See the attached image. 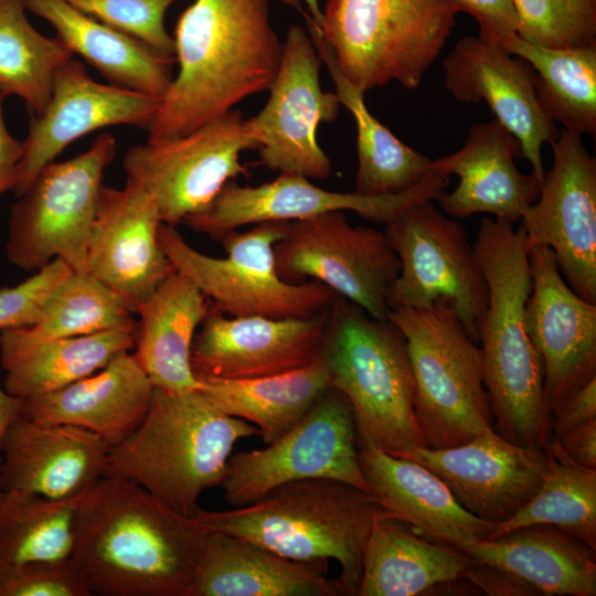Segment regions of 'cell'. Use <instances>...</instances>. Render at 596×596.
Instances as JSON below:
<instances>
[{"label":"cell","instance_id":"obj_1","mask_svg":"<svg viewBox=\"0 0 596 596\" xmlns=\"http://www.w3.org/2000/svg\"><path fill=\"white\" fill-rule=\"evenodd\" d=\"M204 536L136 482L104 476L81 503L70 560L92 595L190 596Z\"/></svg>","mask_w":596,"mask_h":596},{"label":"cell","instance_id":"obj_2","mask_svg":"<svg viewBox=\"0 0 596 596\" xmlns=\"http://www.w3.org/2000/svg\"><path fill=\"white\" fill-rule=\"evenodd\" d=\"M283 1L304 12L297 0ZM172 36L178 73L146 130L149 140L184 136L268 91L281 61L268 0H194Z\"/></svg>","mask_w":596,"mask_h":596},{"label":"cell","instance_id":"obj_3","mask_svg":"<svg viewBox=\"0 0 596 596\" xmlns=\"http://www.w3.org/2000/svg\"><path fill=\"white\" fill-rule=\"evenodd\" d=\"M472 245L488 287L478 342L496 432L510 443L545 448L552 415L542 362L524 324L532 285L525 231L485 217Z\"/></svg>","mask_w":596,"mask_h":596},{"label":"cell","instance_id":"obj_4","mask_svg":"<svg viewBox=\"0 0 596 596\" xmlns=\"http://www.w3.org/2000/svg\"><path fill=\"white\" fill-rule=\"evenodd\" d=\"M386 513L371 493L353 485L307 479L281 485L231 510L200 508L192 518L204 531L246 539L287 558L336 560L343 595L356 596L365 543Z\"/></svg>","mask_w":596,"mask_h":596},{"label":"cell","instance_id":"obj_5","mask_svg":"<svg viewBox=\"0 0 596 596\" xmlns=\"http://www.w3.org/2000/svg\"><path fill=\"white\" fill-rule=\"evenodd\" d=\"M253 435H258L255 425L223 413L196 390L155 389L139 426L109 448L105 476L131 480L192 518L202 492L221 485L235 444Z\"/></svg>","mask_w":596,"mask_h":596},{"label":"cell","instance_id":"obj_6","mask_svg":"<svg viewBox=\"0 0 596 596\" xmlns=\"http://www.w3.org/2000/svg\"><path fill=\"white\" fill-rule=\"evenodd\" d=\"M331 387L349 401L358 448L400 456L422 447L414 414V379L402 331L336 296L320 351Z\"/></svg>","mask_w":596,"mask_h":596},{"label":"cell","instance_id":"obj_7","mask_svg":"<svg viewBox=\"0 0 596 596\" xmlns=\"http://www.w3.org/2000/svg\"><path fill=\"white\" fill-rule=\"evenodd\" d=\"M387 319L404 334L414 379V414L425 447L465 444L493 428L480 347L454 305L438 299Z\"/></svg>","mask_w":596,"mask_h":596},{"label":"cell","instance_id":"obj_8","mask_svg":"<svg viewBox=\"0 0 596 596\" xmlns=\"http://www.w3.org/2000/svg\"><path fill=\"white\" fill-rule=\"evenodd\" d=\"M459 10L453 0H327L319 29L341 74L365 93L393 81L417 88Z\"/></svg>","mask_w":596,"mask_h":596},{"label":"cell","instance_id":"obj_9","mask_svg":"<svg viewBox=\"0 0 596 596\" xmlns=\"http://www.w3.org/2000/svg\"><path fill=\"white\" fill-rule=\"evenodd\" d=\"M288 222H264L244 232L217 236L226 256L192 247L175 226L162 223L158 238L174 269L188 277L230 317L309 318L327 310L337 296L318 281L290 283L277 270L275 245Z\"/></svg>","mask_w":596,"mask_h":596},{"label":"cell","instance_id":"obj_10","mask_svg":"<svg viewBox=\"0 0 596 596\" xmlns=\"http://www.w3.org/2000/svg\"><path fill=\"white\" fill-rule=\"evenodd\" d=\"M115 156L116 139L103 132L87 150L40 170L11 206L6 255L13 266L35 273L60 258L86 272L103 178Z\"/></svg>","mask_w":596,"mask_h":596},{"label":"cell","instance_id":"obj_11","mask_svg":"<svg viewBox=\"0 0 596 596\" xmlns=\"http://www.w3.org/2000/svg\"><path fill=\"white\" fill-rule=\"evenodd\" d=\"M384 234L400 260L386 297L389 310L447 299L478 342L488 287L464 225L425 200L386 223Z\"/></svg>","mask_w":596,"mask_h":596},{"label":"cell","instance_id":"obj_12","mask_svg":"<svg viewBox=\"0 0 596 596\" xmlns=\"http://www.w3.org/2000/svg\"><path fill=\"white\" fill-rule=\"evenodd\" d=\"M257 147L249 118L233 109L184 136L132 146L123 168L126 179L153 198L162 223L175 226L205 209L230 181L246 175L241 155Z\"/></svg>","mask_w":596,"mask_h":596},{"label":"cell","instance_id":"obj_13","mask_svg":"<svg viewBox=\"0 0 596 596\" xmlns=\"http://www.w3.org/2000/svg\"><path fill=\"white\" fill-rule=\"evenodd\" d=\"M334 479L370 493L363 476L351 405L330 387L289 432L263 449L230 457L220 485L234 508L299 480Z\"/></svg>","mask_w":596,"mask_h":596},{"label":"cell","instance_id":"obj_14","mask_svg":"<svg viewBox=\"0 0 596 596\" xmlns=\"http://www.w3.org/2000/svg\"><path fill=\"white\" fill-rule=\"evenodd\" d=\"M275 258L285 280L318 281L370 317L387 320L386 297L400 260L384 232L353 226L342 211L291 221Z\"/></svg>","mask_w":596,"mask_h":596},{"label":"cell","instance_id":"obj_15","mask_svg":"<svg viewBox=\"0 0 596 596\" xmlns=\"http://www.w3.org/2000/svg\"><path fill=\"white\" fill-rule=\"evenodd\" d=\"M321 63L309 32L291 25L268 99L249 118L257 136L259 162L270 170L310 180L327 179L332 173L317 131L321 123L337 119L341 104L336 92L321 89Z\"/></svg>","mask_w":596,"mask_h":596},{"label":"cell","instance_id":"obj_16","mask_svg":"<svg viewBox=\"0 0 596 596\" xmlns=\"http://www.w3.org/2000/svg\"><path fill=\"white\" fill-rule=\"evenodd\" d=\"M583 136L561 130L536 201L521 217L529 247H549L568 286L596 304V159Z\"/></svg>","mask_w":596,"mask_h":596},{"label":"cell","instance_id":"obj_17","mask_svg":"<svg viewBox=\"0 0 596 596\" xmlns=\"http://www.w3.org/2000/svg\"><path fill=\"white\" fill-rule=\"evenodd\" d=\"M448 182L447 175L433 171L403 192L363 195L326 190L298 174L279 173L275 180L255 187L232 180L205 209L184 223L215 238L246 225L291 222L337 211H352L364 220L386 224L415 203L437 200Z\"/></svg>","mask_w":596,"mask_h":596},{"label":"cell","instance_id":"obj_18","mask_svg":"<svg viewBox=\"0 0 596 596\" xmlns=\"http://www.w3.org/2000/svg\"><path fill=\"white\" fill-rule=\"evenodd\" d=\"M532 278L524 324L543 366L551 412L596 377V304L579 297L562 276L552 251L529 249Z\"/></svg>","mask_w":596,"mask_h":596},{"label":"cell","instance_id":"obj_19","mask_svg":"<svg viewBox=\"0 0 596 596\" xmlns=\"http://www.w3.org/2000/svg\"><path fill=\"white\" fill-rule=\"evenodd\" d=\"M161 98L93 79L73 56L56 72L51 97L40 115H31L23 142L15 195L75 140L110 126L147 130Z\"/></svg>","mask_w":596,"mask_h":596},{"label":"cell","instance_id":"obj_20","mask_svg":"<svg viewBox=\"0 0 596 596\" xmlns=\"http://www.w3.org/2000/svg\"><path fill=\"white\" fill-rule=\"evenodd\" d=\"M397 457L425 466L462 508L492 523L510 519L526 504L547 471L544 448L510 443L493 428L458 446L413 447Z\"/></svg>","mask_w":596,"mask_h":596},{"label":"cell","instance_id":"obj_21","mask_svg":"<svg viewBox=\"0 0 596 596\" xmlns=\"http://www.w3.org/2000/svg\"><path fill=\"white\" fill-rule=\"evenodd\" d=\"M328 309L309 318L230 317L210 301L193 339L192 369L198 377L243 380L309 364L320 358Z\"/></svg>","mask_w":596,"mask_h":596},{"label":"cell","instance_id":"obj_22","mask_svg":"<svg viewBox=\"0 0 596 596\" xmlns=\"http://www.w3.org/2000/svg\"><path fill=\"white\" fill-rule=\"evenodd\" d=\"M443 67L444 87L461 103L486 100L494 119L518 140L521 157L542 182V148L560 131L538 102L531 65L501 45L467 35L455 44Z\"/></svg>","mask_w":596,"mask_h":596},{"label":"cell","instance_id":"obj_23","mask_svg":"<svg viewBox=\"0 0 596 596\" xmlns=\"http://www.w3.org/2000/svg\"><path fill=\"white\" fill-rule=\"evenodd\" d=\"M161 224L157 203L138 183L126 179L121 189L103 185L86 272L117 294L135 313L175 270L159 243Z\"/></svg>","mask_w":596,"mask_h":596},{"label":"cell","instance_id":"obj_24","mask_svg":"<svg viewBox=\"0 0 596 596\" xmlns=\"http://www.w3.org/2000/svg\"><path fill=\"white\" fill-rule=\"evenodd\" d=\"M109 448L84 428L21 415L2 443L1 489L51 499L82 496L105 476Z\"/></svg>","mask_w":596,"mask_h":596},{"label":"cell","instance_id":"obj_25","mask_svg":"<svg viewBox=\"0 0 596 596\" xmlns=\"http://www.w3.org/2000/svg\"><path fill=\"white\" fill-rule=\"evenodd\" d=\"M521 157L518 140L496 119L470 127L462 147L432 160V170L455 174L459 181L436 200L453 219L488 213L510 223L521 220L540 193L541 181L522 173L515 164Z\"/></svg>","mask_w":596,"mask_h":596},{"label":"cell","instance_id":"obj_26","mask_svg":"<svg viewBox=\"0 0 596 596\" xmlns=\"http://www.w3.org/2000/svg\"><path fill=\"white\" fill-rule=\"evenodd\" d=\"M155 386L130 351L58 391L22 400V416L89 430L109 446L124 441L146 416Z\"/></svg>","mask_w":596,"mask_h":596},{"label":"cell","instance_id":"obj_27","mask_svg":"<svg viewBox=\"0 0 596 596\" xmlns=\"http://www.w3.org/2000/svg\"><path fill=\"white\" fill-rule=\"evenodd\" d=\"M359 460L370 493L386 512L428 539L462 550L493 531L496 523L462 508L447 485L419 462L360 448Z\"/></svg>","mask_w":596,"mask_h":596},{"label":"cell","instance_id":"obj_28","mask_svg":"<svg viewBox=\"0 0 596 596\" xmlns=\"http://www.w3.org/2000/svg\"><path fill=\"white\" fill-rule=\"evenodd\" d=\"M328 561L287 558L252 541L205 531L190 596H339Z\"/></svg>","mask_w":596,"mask_h":596},{"label":"cell","instance_id":"obj_29","mask_svg":"<svg viewBox=\"0 0 596 596\" xmlns=\"http://www.w3.org/2000/svg\"><path fill=\"white\" fill-rule=\"evenodd\" d=\"M210 300L188 277L174 270L136 310L134 355L152 385L168 393L199 387L191 348Z\"/></svg>","mask_w":596,"mask_h":596},{"label":"cell","instance_id":"obj_30","mask_svg":"<svg viewBox=\"0 0 596 596\" xmlns=\"http://www.w3.org/2000/svg\"><path fill=\"white\" fill-rule=\"evenodd\" d=\"M460 551L475 562L518 577L542 595H596V550L554 525L522 526Z\"/></svg>","mask_w":596,"mask_h":596},{"label":"cell","instance_id":"obj_31","mask_svg":"<svg viewBox=\"0 0 596 596\" xmlns=\"http://www.w3.org/2000/svg\"><path fill=\"white\" fill-rule=\"evenodd\" d=\"M44 19L73 55L95 67L109 84L162 97L175 60L86 14L64 0H22Z\"/></svg>","mask_w":596,"mask_h":596},{"label":"cell","instance_id":"obj_32","mask_svg":"<svg viewBox=\"0 0 596 596\" xmlns=\"http://www.w3.org/2000/svg\"><path fill=\"white\" fill-rule=\"evenodd\" d=\"M473 560L447 544L423 539L390 515L373 525L363 552L356 596H417L465 579Z\"/></svg>","mask_w":596,"mask_h":596},{"label":"cell","instance_id":"obj_33","mask_svg":"<svg viewBox=\"0 0 596 596\" xmlns=\"http://www.w3.org/2000/svg\"><path fill=\"white\" fill-rule=\"evenodd\" d=\"M199 391L223 413L258 429L268 445L289 432L331 387L319 358L301 368L254 379L198 377Z\"/></svg>","mask_w":596,"mask_h":596},{"label":"cell","instance_id":"obj_34","mask_svg":"<svg viewBox=\"0 0 596 596\" xmlns=\"http://www.w3.org/2000/svg\"><path fill=\"white\" fill-rule=\"evenodd\" d=\"M308 32L334 82L336 94L354 118L358 170L354 192L385 195L408 190L433 172L432 160L403 143L368 109L362 91L339 71L333 54L309 22Z\"/></svg>","mask_w":596,"mask_h":596},{"label":"cell","instance_id":"obj_35","mask_svg":"<svg viewBox=\"0 0 596 596\" xmlns=\"http://www.w3.org/2000/svg\"><path fill=\"white\" fill-rule=\"evenodd\" d=\"M131 308L87 272H71L51 292L29 326L0 331V358L41 342L109 330L135 331Z\"/></svg>","mask_w":596,"mask_h":596},{"label":"cell","instance_id":"obj_36","mask_svg":"<svg viewBox=\"0 0 596 596\" xmlns=\"http://www.w3.org/2000/svg\"><path fill=\"white\" fill-rule=\"evenodd\" d=\"M134 332L118 329L56 339L0 358L3 387L21 400L58 391L134 350Z\"/></svg>","mask_w":596,"mask_h":596},{"label":"cell","instance_id":"obj_37","mask_svg":"<svg viewBox=\"0 0 596 596\" xmlns=\"http://www.w3.org/2000/svg\"><path fill=\"white\" fill-rule=\"evenodd\" d=\"M535 73V94L542 110L564 130L596 132V44L553 49L514 35L503 44Z\"/></svg>","mask_w":596,"mask_h":596},{"label":"cell","instance_id":"obj_38","mask_svg":"<svg viewBox=\"0 0 596 596\" xmlns=\"http://www.w3.org/2000/svg\"><path fill=\"white\" fill-rule=\"evenodd\" d=\"M544 449L547 471L536 493L510 519L496 523L488 540L522 526L550 524L596 550V469L573 461L557 440Z\"/></svg>","mask_w":596,"mask_h":596},{"label":"cell","instance_id":"obj_39","mask_svg":"<svg viewBox=\"0 0 596 596\" xmlns=\"http://www.w3.org/2000/svg\"><path fill=\"white\" fill-rule=\"evenodd\" d=\"M26 11L22 0H0V95L19 97L40 115L57 70L74 55L57 36L40 33Z\"/></svg>","mask_w":596,"mask_h":596},{"label":"cell","instance_id":"obj_40","mask_svg":"<svg viewBox=\"0 0 596 596\" xmlns=\"http://www.w3.org/2000/svg\"><path fill=\"white\" fill-rule=\"evenodd\" d=\"M87 492L71 499H51L0 489V558L70 560L78 510Z\"/></svg>","mask_w":596,"mask_h":596},{"label":"cell","instance_id":"obj_41","mask_svg":"<svg viewBox=\"0 0 596 596\" xmlns=\"http://www.w3.org/2000/svg\"><path fill=\"white\" fill-rule=\"evenodd\" d=\"M522 40L553 49L596 44V0H513Z\"/></svg>","mask_w":596,"mask_h":596},{"label":"cell","instance_id":"obj_42","mask_svg":"<svg viewBox=\"0 0 596 596\" xmlns=\"http://www.w3.org/2000/svg\"><path fill=\"white\" fill-rule=\"evenodd\" d=\"M98 21L130 35L163 56L174 58L173 36L164 25L178 0H64Z\"/></svg>","mask_w":596,"mask_h":596},{"label":"cell","instance_id":"obj_43","mask_svg":"<svg viewBox=\"0 0 596 596\" xmlns=\"http://www.w3.org/2000/svg\"><path fill=\"white\" fill-rule=\"evenodd\" d=\"M71 560L0 558V596H91Z\"/></svg>","mask_w":596,"mask_h":596},{"label":"cell","instance_id":"obj_44","mask_svg":"<svg viewBox=\"0 0 596 596\" xmlns=\"http://www.w3.org/2000/svg\"><path fill=\"white\" fill-rule=\"evenodd\" d=\"M71 272L64 260L56 258L24 281L0 288V331L35 322L53 289Z\"/></svg>","mask_w":596,"mask_h":596},{"label":"cell","instance_id":"obj_45","mask_svg":"<svg viewBox=\"0 0 596 596\" xmlns=\"http://www.w3.org/2000/svg\"><path fill=\"white\" fill-rule=\"evenodd\" d=\"M459 12L473 17L479 25V38L503 46L518 35V17L513 0H453Z\"/></svg>","mask_w":596,"mask_h":596},{"label":"cell","instance_id":"obj_46","mask_svg":"<svg viewBox=\"0 0 596 596\" xmlns=\"http://www.w3.org/2000/svg\"><path fill=\"white\" fill-rule=\"evenodd\" d=\"M596 419V377L566 396L552 412V439L567 430ZM551 439V440H552Z\"/></svg>","mask_w":596,"mask_h":596},{"label":"cell","instance_id":"obj_47","mask_svg":"<svg viewBox=\"0 0 596 596\" xmlns=\"http://www.w3.org/2000/svg\"><path fill=\"white\" fill-rule=\"evenodd\" d=\"M465 579L488 595L524 596L539 594L532 586L518 577L497 567L475 561L467 570Z\"/></svg>","mask_w":596,"mask_h":596},{"label":"cell","instance_id":"obj_48","mask_svg":"<svg viewBox=\"0 0 596 596\" xmlns=\"http://www.w3.org/2000/svg\"><path fill=\"white\" fill-rule=\"evenodd\" d=\"M554 440L573 461L596 469V419L581 424Z\"/></svg>","mask_w":596,"mask_h":596},{"label":"cell","instance_id":"obj_49","mask_svg":"<svg viewBox=\"0 0 596 596\" xmlns=\"http://www.w3.org/2000/svg\"><path fill=\"white\" fill-rule=\"evenodd\" d=\"M2 100L0 95V194L14 191L23 155V142L11 135L6 124Z\"/></svg>","mask_w":596,"mask_h":596},{"label":"cell","instance_id":"obj_50","mask_svg":"<svg viewBox=\"0 0 596 596\" xmlns=\"http://www.w3.org/2000/svg\"><path fill=\"white\" fill-rule=\"evenodd\" d=\"M22 415V400L9 394L0 384V472L2 443L10 425ZM1 489V486H0Z\"/></svg>","mask_w":596,"mask_h":596},{"label":"cell","instance_id":"obj_51","mask_svg":"<svg viewBox=\"0 0 596 596\" xmlns=\"http://www.w3.org/2000/svg\"><path fill=\"white\" fill-rule=\"evenodd\" d=\"M308 13L307 17L311 21V23L315 25L316 29H319L322 22V9L320 8L319 0H304Z\"/></svg>","mask_w":596,"mask_h":596}]
</instances>
